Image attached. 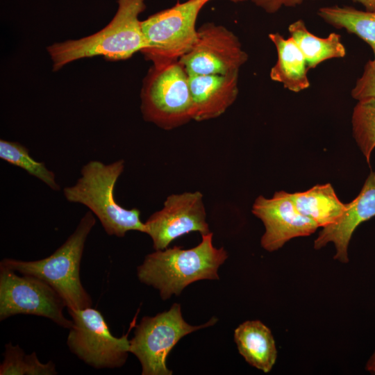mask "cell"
I'll list each match as a JSON object with an SVG mask.
<instances>
[{
  "label": "cell",
  "instance_id": "cell-20",
  "mask_svg": "<svg viewBox=\"0 0 375 375\" xmlns=\"http://www.w3.org/2000/svg\"><path fill=\"white\" fill-rule=\"evenodd\" d=\"M0 158L12 165L24 169L51 190L58 191L60 189L56 181L54 172L49 170L43 162L33 158L29 154L28 148L22 144L0 140Z\"/></svg>",
  "mask_w": 375,
  "mask_h": 375
},
{
  "label": "cell",
  "instance_id": "cell-11",
  "mask_svg": "<svg viewBox=\"0 0 375 375\" xmlns=\"http://www.w3.org/2000/svg\"><path fill=\"white\" fill-rule=\"evenodd\" d=\"M154 250H162L178 238L191 232L210 233L206 222L203 194L186 192L168 196L162 209L144 222Z\"/></svg>",
  "mask_w": 375,
  "mask_h": 375
},
{
  "label": "cell",
  "instance_id": "cell-10",
  "mask_svg": "<svg viewBox=\"0 0 375 375\" xmlns=\"http://www.w3.org/2000/svg\"><path fill=\"white\" fill-rule=\"evenodd\" d=\"M247 60L248 54L232 31L206 23L197 29L194 44L179 62L191 76L239 72Z\"/></svg>",
  "mask_w": 375,
  "mask_h": 375
},
{
  "label": "cell",
  "instance_id": "cell-19",
  "mask_svg": "<svg viewBox=\"0 0 375 375\" xmlns=\"http://www.w3.org/2000/svg\"><path fill=\"white\" fill-rule=\"evenodd\" d=\"M317 15L327 24L362 39L371 47L375 58V11L360 10L351 6H326Z\"/></svg>",
  "mask_w": 375,
  "mask_h": 375
},
{
  "label": "cell",
  "instance_id": "cell-22",
  "mask_svg": "<svg viewBox=\"0 0 375 375\" xmlns=\"http://www.w3.org/2000/svg\"><path fill=\"white\" fill-rule=\"evenodd\" d=\"M351 123L356 142L370 166L371 154L375 148V97L358 101Z\"/></svg>",
  "mask_w": 375,
  "mask_h": 375
},
{
  "label": "cell",
  "instance_id": "cell-5",
  "mask_svg": "<svg viewBox=\"0 0 375 375\" xmlns=\"http://www.w3.org/2000/svg\"><path fill=\"white\" fill-rule=\"evenodd\" d=\"M140 98L143 119L162 129L193 119L189 75L179 60L153 64L143 81Z\"/></svg>",
  "mask_w": 375,
  "mask_h": 375
},
{
  "label": "cell",
  "instance_id": "cell-27",
  "mask_svg": "<svg viewBox=\"0 0 375 375\" xmlns=\"http://www.w3.org/2000/svg\"><path fill=\"white\" fill-rule=\"evenodd\" d=\"M229 1H231L233 2H241V1H247V0H229Z\"/></svg>",
  "mask_w": 375,
  "mask_h": 375
},
{
  "label": "cell",
  "instance_id": "cell-2",
  "mask_svg": "<svg viewBox=\"0 0 375 375\" xmlns=\"http://www.w3.org/2000/svg\"><path fill=\"white\" fill-rule=\"evenodd\" d=\"M145 0H118V8L103 29L78 40L56 42L47 48L53 71L73 61L93 56L108 60H126L147 47L139 15L146 8Z\"/></svg>",
  "mask_w": 375,
  "mask_h": 375
},
{
  "label": "cell",
  "instance_id": "cell-25",
  "mask_svg": "<svg viewBox=\"0 0 375 375\" xmlns=\"http://www.w3.org/2000/svg\"><path fill=\"white\" fill-rule=\"evenodd\" d=\"M364 6L366 10L375 11V0H353Z\"/></svg>",
  "mask_w": 375,
  "mask_h": 375
},
{
  "label": "cell",
  "instance_id": "cell-8",
  "mask_svg": "<svg viewBox=\"0 0 375 375\" xmlns=\"http://www.w3.org/2000/svg\"><path fill=\"white\" fill-rule=\"evenodd\" d=\"M67 311L74 322L67 340L71 352L95 369L119 368L126 363L130 353L128 333L115 337L102 314L92 307Z\"/></svg>",
  "mask_w": 375,
  "mask_h": 375
},
{
  "label": "cell",
  "instance_id": "cell-6",
  "mask_svg": "<svg viewBox=\"0 0 375 375\" xmlns=\"http://www.w3.org/2000/svg\"><path fill=\"white\" fill-rule=\"evenodd\" d=\"M210 0H188L149 16L142 21L147 47L141 51L153 64L178 61L194 44L196 22Z\"/></svg>",
  "mask_w": 375,
  "mask_h": 375
},
{
  "label": "cell",
  "instance_id": "cell-3",
  "mask_svg": "<svg viewBox=\"0 0 375 375\" xmlns=\"http://www.w3.org/2000/svg\"><path fill=\"white\" fill-rule=\"evenodd\" d=\"M124 163L122 159L110 164L90 160L82 167L76 183L63 189L67 201L85 206L108 235L118 238H123L130 231L147 232L140 218V210L123 208L115 198V185L124 172Z\"/></svg>",
  "mask_w": 375,
  "mask_h": 375
},
{
  "label": "cell",
  "instance_id": "cell-13",
  "mask_svg": "<svg viewBox=\"0 0 375 375\" xmlns=\"http://www.w3.org/2000/svg\"><path fill=\"white\" fill-rule=\"evenodd\" d=\"M375 217V172L371 171L358 195L346 203L342 217L335 224L323 227L314 241V249H320L333 242L335 247L334 259L342 262L349 261L348 247L352 235L364 222Z\"/></svg>",
  "mask_w": 375,
  "mask_h": 375
},
{
  "label": "cell",
  "instance_id": "cell-12",
  "mask_svg": "<svg viewBox=\"0 0 375 375\" xmlns=\"http://www.w3.org/2000/svg\"><path fill=\"white\" fill-rule=\"evenodd\" d=\"M251 211L265 226L260 244L269 252L278 250L292 238L310 235L319 228L299 212L292 194L285 191L275 192L270 199L258 197Z\"/></svg>",
  "mask_w": 375,
  "mask_h": 375
},
{
  "label": "cell",
  "instance_id": "cell-26",
  "mask_svg": "<svg viewBox=\"0 0 375 375\" xmlns=\"http://www.w3.org/2000/svg\"><path fill=\"white\" fill-rule=\"evenodd\" d=\"M365 369L369 373L375 374V351L367 360L365 365Z\"/></svg>",
  "mask_w": 375,
  "mask_h": 375
},
{
  "label": "cell",
  "instance_id": "cell-21",
  "mask_svg": "<svg viewBox=\"0 0 375 375\" xmlns=\"http://www.w3.org/2000/svg\"><path fill=\"white\" fill-rule=\"evenodd\" d=\"M58 372L52 361L42 363L35 352L26 354L18 345L9 342L5 345L0 375H54Z\"/></svg>",
  "mask_w": 375,
  "mask_h": 375
},
{
  "label": "cell",
  "instance_id": "cell-4",
  "mask_svg": "<svg viewBox=\"0 0 375 375\" xmlns=\"http://www.w3.org/2000/svg\"><path fill=\"white\" fill-rule=\"evenodd\" d=\"M95 224L94 215L89 210L66 241L49 256L31 261L6 258L0 266L46 281L62 297L67 308L91 307L92 298L82 285L80 267L85 243Z\"/></svg>",
  "mask_w": 375,
  "mask_h": 375
},
{
  "label": "cell",
  "instance_id": "cell-7",
  "mask_svg": "<svg viewBox=\"0 0 375 375\" xmlns=\"http://www.w3.org/2000/svg\"><path fill=\"white\" fill-rule=\"evenodd\" d=\"M217 321L213 317L203 324L190 325L183 317L181 305L175 303L167 311L142 317L129 340L130 353L140 361L142 375H171L166 360L172 348L185 335Z\"/></svg>",
  "mask_w": 375,
  "mask_h": 375
},
{
  "label": "cell",
  "instance_id": "cell-17",
  "mask_svg": "<svg viewBox=\"0 0 375 375\" xmlns=\"http://www.w3.org/2000/svg\"><path fill=\"white\" fill-rule=\"evenodd\" d=\"M292 194L299 212L313 220L319 227L336 223L346 210V203L340 201L331 183L317 185Z\"/></svg>",
  "mask_w": 375,
  "mask_h": 375
},
{
  "label": "cell",
  "instance_id": "cell-18",
  "mask_svg": "<svg viewBox=\"0 0 375 375\" xmlns=\"http://www.w3.org/2000/svg\"><path fill=\"white\" fill-rule=\"evenodd\" d=\"M288 32L305 57L309 69L325 60L346 56L341 35L336 33H331L326 38H319L308 31L302 19L290 24Z\"/></svg>",
  "mask_w": 375,
  "mask_h": 375
},
{
  "label": "cell",
  "instance_id": "cell-16",
  "mask_svg": "<svg viewBox=\"0 0 375 375\" xmlns=\"http://www.w3.org/2000/svg\"><path fill=\"white\" fill-rule=\"evenodd\" d=\"M277 52V60L272 67L270 78L281 83L290 91L299 92L310 87L308 65L300 49L290 37L283 38L279 33L269 34Z\"/></svg>",
  "mask_w": 375,
  "mask_h": 375
},
{
  "label": "cell",
  "instance_id": "cell-24",
  "mask_svg": "<svg viewBox=\"0 0 375 375\" xmlns=\"http://www.w3.org/2000/svg\"><path fill=\"white\" fill-rule=\"evenodd\" d=\"M257 6L266 12L273 14L282 7H296L301 5L303 0H251Z\"/></svg>",
  "mask_w": 375,
  "mask_h": 375
},
{
  "label": "cell",
  "instance_id": "cell-15",
  "mask_svg": "<svg viewBox=\"0 0 375 375\" xmlns=\"http://www.w3.org/2000/svg\"><path fill=\"white\" fill-rule=\"evenodd\" d=\"M240 355L251 366L269 372L277 358V349L270 329L260 320L240 324L234 331Z\"/></svg>",
  "mask_w": 375,
  "mask_h": 375
},
{
  "label": "cell",
  "instance_id": "cell-9",
  "mask_svg": "<svg viewBox=\"0 0 375 375\" xmlns=\"http://www.w3.org/2000/svg\"><path fill=\"white\" fill-rule=\"evenodd\" d=\"M65 307L62 297L46 281L32 275L19 276L0 266L1 321L18 314L32 315L70 329L74 322L65 317Z\"/></svg>",
  "mask_w": 375,
  "mask_h": 375
},
{
  "label": "cell",
  "instance_id": "cell-23",
  "mask_svg": "<svg viewBox=\"0 0 375 375\" xmlns=\"http://www.w3.org/2000/svg\"><path fill=\"white\" fill-rule=\"evenodd\" d=\"M351 94L357 101L375 97V58L365 65L362 76L356 81Z\"/></svg>",
  "mask_w": 375,
  "mask_h": 375
},
{
  "label": "cell",
  "instance_id": "cell-1",
  "mask_svg": "<svg viewBox=\"0 0 375 375\" xmlns=\"http://www.w3.org/2000/svg\"><path fill=\"white\" fill-rule=\"evenodd\" d=\"M227 258L223 247L213 246L210 232L202 235L201 242L193 248L174 246L147 254L137 267V276L142 283L158 290L165 301L194 282L219 279L218 269Z\"/></svg>",
  "mask_w": 375,
  "mask_h": 375
},
{
  "label": "cell",
  "instance_id": "cell-14",
  "mask_svg": "<svg viewBox=\"0 0 375 375\" xmlns=\"http://www.w3.org/2000/svg\"><path fill=\"white\" fill-rule=\"evenodd\" d=\"M238 78L239 72L189 76L193 120L206 121L222 115L237 99Z\"/></svg>",
  "mask_w": 375,
  "mask_h": 375
}]
</instances>
